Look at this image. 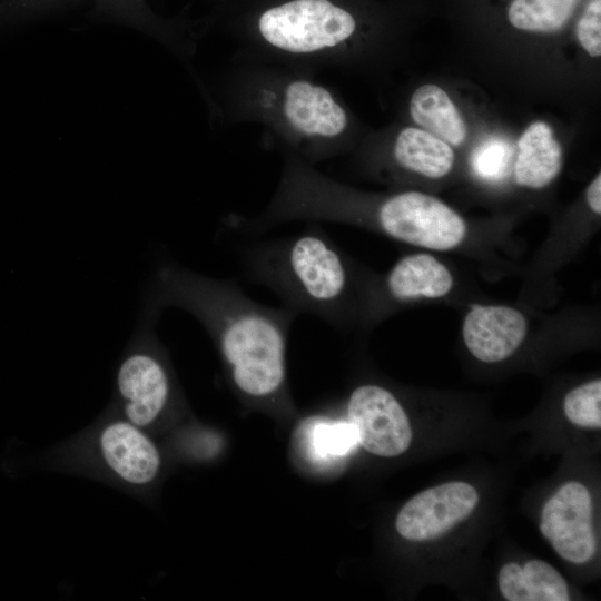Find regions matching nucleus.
<instances>
[{
	"mask_svg": "<svg viewBox=\"0 0 601 601\" xmlns=\"http://www.w3.org/2000/svg\"><path fill=\"white\" fill-rule=\"evenodd\" d=\"M147 300L149 316L157 317L167 307L193 315L215 342L238 392L264 400L282 391L286 343L297 313L259 304L233 280L177 264L157 268Z\"/></svg>",
	"mask_w": 601,
	"mask_h": 601,
	"instance_id": "f257e3e1",
	"label": "nucleus"
},
{
	"mask_svg": "<svg viewBox=\"0 0 601 601\" xmlns=\"http://www.w3.org/2000/svg\"><path fill=\"white\" fill-rule=\"evenodd\" d=\"M314 76L240 58L220 77L213 107L227 122L263 127L285 155L314 166L345 150L355 132L348 108Z\"/></svg>",
	"mask_w": 601,
	"mask_h": 601,
	"instance_id": "f03ea898",
	"label": "nucleus"
},
{
	"mask_svg": "<svg viewBox=\"0 0 601 601\" xmlns=\"http://www.w3.org/2000/svg\"><path fill=\"white\" fill-rule=\"evenodd\" d=\"M240 259L248 279L272 289L283 306L333 326L346 322L354 275L346 256L318 223L247 246Z\"/></svg>",
	"mask_w": 601,
	"mask_h": 601,
	"instance_id": "7ed1b4c3",
	"label": "nucleus"
},
{
	"mask_svg": "<svg viewBox=\"0 0 601 601\" xmlns=\"http://www.w3.org/2000/svg\"><path fill=\"white\" fill-rule=\"evenodd\" d=\"M362 36L356 12L339 0H278L255 13L240 55L315 73L355 60Z\"/></svg>",
	"mask_w": 601,
	"mask_h": 601,
	"instance_id": "20e7f679",
	"label": "nucleus"
},
{
	"mask_svg": "<svg viewBox=\"0 0 601 601\" xmlns=\"http://www.w3.org/2000/svg\"><path fill=\"white\" fill-rule=\"evenodd\" d=\"M147 318L116 373L122 416L145 430L165 412L174 393L170 373L151 332L156 317Z\"/></svg>",
	"mask_w": 601,
	"mask_h": 601,
	"instance_id": "39448f33",
	"label": "nucleus"
},
{
	"mask_svg": "<svg viewBox=\"0 0 601 601\" xmlns=\"http://www.w3.org/2000/svg\"><path fill=\"white\" fill-rule=\"evenodd\" d=\"M347 417L356 430L358 444L372 454L397 456L411 444L408 417L396 397L382 386L356 387L348 398Z\"/></svg>",
	"mask_w": 601,
	"mask_h": 601,
	"instance_id": "423d86ee",
	"label": "nucleus"
},
{
	"mask_svg": "<svg viewBox=\"0 0 601 601\" xmlns=\"http://www.w3.org/2000/svg\"><path fill=\"white\" fill-rule=\"evenodd\" d=\"M591 516L588 489L581 483L569 482L544 504L540 530L560 556L573 563H584L597 549Z\"/></svg>",
	"mask_w": 601,
	"mask_h": 601,
	"instance_id": "0eeeda50",
	"label": "nucleus"
},
{
	"mask_svg": "<svg viewBox=\"0 0 601 601\" xmlns=\"http://www.w3.org/2000/svg\"><path fill=\"white\" fill-rule=\"evenodd\" d=\"M477 502V492L469 483H444L412 497L398 512L395 526L406 540H433L465 520Z\"/></svg>",
	"mask_w": 601,
	"mask_h": 601,
	"instance_id": "6e6552de",
	"label": "nucleus"
},
{
	"mask_svg": "<svg viewBox=\"0 0 601 601\" xmlns=\"http://www.w3.org/2000/svg\"><path fill=\"white\" fill-rule=\"evenodd\" d=\"M100 457L110 472L131 486L151 483L161 467V455L145 428L125 417L109 421L98 434Z\"/></svg>",
	"mask_w": 601,
	"mask_h": 601,
	"instance_id": "1a4fd4ad",
	"label": "nucleus"
},
{
	"mask_svg": "<svg viewBox=\"0 0 601 601\" xmlns=\"http://www.w3.org/2000/svg\"><path fill=\"white\" fill-rule=\"evenodd\" d=\"M528 322L516 308L473 305L465 315L462 335L470 353L481 362L496 363L511 356L526 336Z\"/></svg>",
	"mask_w": 601,
	"mask_h": 601,
	"instance_id": "9d476101",
	"label": "nucleus"
},
{
	"mask_svg": "<svg viewBox=\"0 0 601 601\" xmlns=\"http://www.w3.org/2000/svg\"><path fill=\"white\" fill-rule=\"evenodd\" d=\"M382 157L397 170L431 179L445 177L455 161L451 145L413 126H405L391 135Z\"/></svg>",
	"mask_w": 601,
	"mask_h": 601,
	"instance_id": "9b49d317",
	"label": "nucleus"
},
{
	"mask_svg": "<svg viewBox=\"0 0 601 601\" xmlns=\"http://www.w3.org/2000/svg\"><path fill=\"white\" fill-rule=\"evenodd\" d=\"M562 147L545 121H533L520 135L512 173L516 185L542 189L561 173Z\"/></svg>",
	"mask_w": 601,
	"mask_h": 601,
	"instance_id": "f8f14e48",
	"label": "nucleus"
},
{
	"mask_svg": "<svg viewBox=\"0 0 601 601\" xmlns=\"http://www.w3.org/2000/svg\"><path fill=\"white\" fill-rule=\"evenodd\" d=\"M449 268L430 254H411L398 259L386 275L384 288L396 303L440 298L453 287Z\"/></svg>",
	"mask_w": 601,
	"mask_h": 601,
	"instance_id": "ddd939ff",
	"label": "nucleus"
},
{
	"mask_svg": "<svg viewBox=\"0 0 601 601\" xmlns=\"http://www.w3.org/2000/svg\"><path fill=\"white\" fill-rule=\"evenodd\" d=\"M408 115L417 127L435 135L451 146H461L467 137L463 116L449 93L440 86L417 87L408 99Z\"/></svg>",
	"mask_w": 601,
	"mask_h": 601,
	"instance_id": "4468645a",
	"label": "nucleus"
},
{
	"mask_svg": "<svg viewBox=\"0 0 601 601\" xmlns=\"http://www.w3.org/2000/svg\"><path fill=\"white\" fill-rule=\"evenodd\" d=\"M579 3L580 0H510L506 19L516 30L553 33L569 23Z\"/></svg>",
	"mask_w": 601,
	"mask_h": 601,
	"instance_id": "2eb2a0df",
	"label": "nucleus"
},
{
	"mask_svg": "<svg viewBox=\"0 0 601 601\" xmlns=\"http://www.w3.org/2000/svg\"><path fill=\"white\" fill-rule=\"evenodd\" d=\"M304 425L306 451L315 463L343 457L358 445L356 430L348 421L311 417Z\"/></svg>",
	"mask_w": 601,
	"mask_h": 601,
	"instance_id": "dca6fc26",
	"label": "nucleus"
},
{
	"mask_svg": "<svg viewBox=\"0 0 601 601\" xmlns=\"http://www.w3.org/2000/svg\"><path fill=\"white\" fill-rule=\"evenodd\" d=\"M522 569L526 601L569 600L564 579L550 564L541 560H531Z\"/></svg>",
	"mask_w": 601,
	"mask_h": 601,
	"instance_id": "f3484780",
	"label": "nucleus"
},
{
	"mask_svg": "<svg viewBox=\"0 0 601 601\" xmlns=\"http://www.w3.org/2000/svg\"><path fill=\"white\" fill-rule=\"evenodd\" d=\"M601 381L594 380L570 391L563 402L566 418L582 427L601 426Z\"/></svg>",
	"mask_w": 601,
	"mask_h": 601,
	"instance_id": "a211bd4d",
	"label": "nucleus"
},
{
	"mask_svg": "<svg viewBox=\"0 0 601 601\" xmlns=\"http://www.w3.org/2000/svg\"><path fill=\"white\" fill-rule=\"evenodd\" d=\"M512 152V146L504 138H489L471 155V167L484 180H501L508 173Z\"/></svg>",
	"mask_w": 601,
	"mask_h": 601,
	"instance_id": "6ab92c4d",
	"label": "nucleus"
},
{
	"mask_svg": "<svg viewBox=\"0 0 601 601\" xmlns=\"http://www.w3.org/2000/svg\"><path fill=\"white\" fill-rule=\"evenodd\" d=\"M575 37L590 57L601 56V0L585 3L575 23Z\"/></svg>",
	"mask_w": 601,
	"mask_h": 601,
	"instance_id": "aec40b11",
	"label": "nucleus"
},
{
	"mask_svg": "<svg viewBox=\"0 0 601 601\" xmlns=\"http://www.w3.org/2000/svg\"><path fill=\"white\" fill-rule=\"evenodd\" d=\"M499 588L508 601H526L523 569L514 562L503 565L499 572Z\"/></svg>",
	"mask_w": 601,
	"mask_h": 601,
	"instance_id": "412c9836",
	"label": "nucleus"
},
{
	"mask_svg": "<svg viewBox=\"0 0 601 601\" xmlns=\"http://www.w3.org/2000/svg\"><path fill=\"white\" fill-rule=\"evenodd\" d=\"M589 208L597 215L601 214V175L600 173L589 184L585 191Z\"/></svg>",
	"mask_w": 601,
	"mask_h": 601,
	"instance_id": "4be33fe9",
	"label": "nucleus"
}]
</instances>
